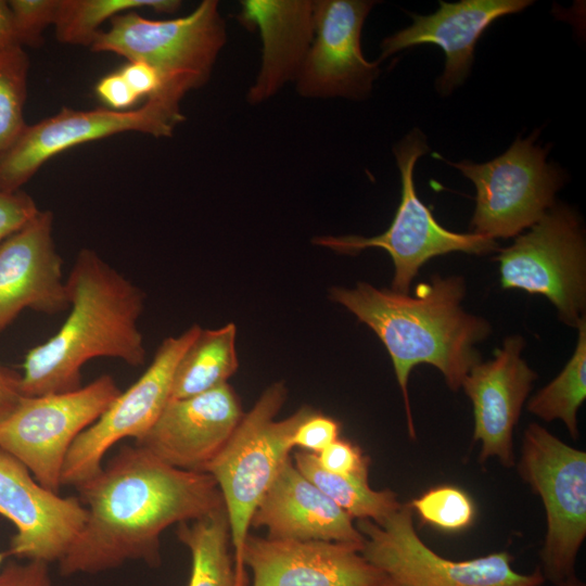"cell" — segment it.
I'll return each mask as SVG.
<instances>
[{
  "label": "cell",
  "instance_id": "cell-7",
  "mask_svg": "<svg viewBox=\"0 0 586 586\" xmlns=\"http://www.w3.org/2000/svg\"><path fill=\"white\" fill-rule=\"evenodd\" d=\"M428 151L425 136L417 128L394 148L402 195L394 219L383 233L371 238L324 235L313 242L343 254H356L371 247L386 251L395 268L392 290L399 293H409L419 269L433 257L450 252L482 255L497 250L496 240L489 237L445 229L421 202L415 188L413 169L418 158Z\"/></svg>",
  "mask_w": 586,
  "mask_h": 586
},
{
  "label": "cell",
  "instance_id": "cell-32",
  "mask_svg": "<svg viewBox=\"0 0 586 586\" xmlns=\"http://www.w3.org/2000/svg\"><path fill=\"white\" fill-rule=\"evenodd\" d=\"M340 429L339 421L315 410L296 429L293 445L318 455L339 438Z\"/></svg>",
  "mask_w": 586,
  "mask_h": 586
},
{
  "label": "cell",
  "instance_id": "cell-18",
  "mask_svg": "<svg viewBox=\"0 0 586 586\" xmlns=\"http://www.w3.org/2000/svg\"><path fill=\"white\" fill-rule=\"evenodd\" d=\"M524 345L522 336H507L494 357L475 365L462 382L473 405V441L482 444L480 462L496 457L506 468L515 464L513 432L537 378L521 356Z\"/></svg>",
  "mask_w": 586,
  "mask_h": 586
},
{
  "label": "cell",
  "instance_id": "cell-27",
  "mask_svg": "<svg viewBox=\"0 0 586 586\" xmlns=\"http://www.w3.org/2000/svg\"><path fill=\"white\" fill-rule=\"evenodd\" d=\"M180 7L177 0H60L53 26L60 42L90 48L100 26L116 15L143 8L174 13Z\"/></svg>",
  "mask_w": 586,
  "mask_h": 586
},
{
  "label": "cell",
  "instance_id": "cell-29",
  "mask_svg": "<svg viewBox=\"0 0 586 586\" xmlns=\"http://www.w3.org/2000/svg\"><path fill=\"white\" fill-rule=\"evenodd\" d=\"M423 524L444 532H460L470 527L476 514L471 496L454 485H438L409 502Z\"/></svg>",
  "mask_w": 586,
  "mask_h": 586
},
{
  "label": "cell",
  "instance_id": "cell-23",
  "mask_svg": "<svg viewBox=\"0 0 586 586\" xmlns=\"http://www.w3.org/2000/svg\"><path fill=\"white\" fill-rule=\"evenodd\" d=\"M235 336L232 322L201 329L176 367L169 399L195 396L227 383L239 367Z\"/></svg>",
  "mask_w": 586,
  "mask_h": 586
},
{
  "label": "cell",
  "instance_id": "cell-4",
  "mask_svg": "<svg viewBox=\"0 0 586 586\" xmlns=\"http://www.w3.org/2000/svg\"><path fill=\"white\" fill-rule=\"evenodd\" d=\"M286 394L282 381L268 386L203 470L216 481L228 513L237 586L246 584L242 552L252 515L291 457L296 429L315 411L303 406L288 418L276 420Z\"/></svg>",
  "mask_w": 586,
  "mask_h": 586
},
{
  "label": "cell",
  "instance_id": "cell-15",
  "mask_svg": "<svg viewBox=\"0 0 586 586\" xmlns=\"http://www.w3.org/2000/svg\"><path fill=\"white\" fill-rule=\"evenodd\" d=\"M0 515L15 528L9 556L52 563L67 552L88 513L77 496L47 489L21 461L0 449Z\"/></svg>",
  "mask_w": 586,
  "mask_h": 586
},
{
  "label": "cell",
  "instance_id": "cell-36",
  "mask_svg": "<svg viewBox=\"0 0 586 586\" xmlns=\"http://www.w3.org/2000/svg\"><path fill=\"white\" fill-rule=\"evenodd\" d=\"M119 73L139 99L142 97L148 99L162 89L161 76L155 68L146 63L128 62L120 68Z\"/></svg>",
  "mask_w": 586,
  "mask_h": 586
},
{
  "label": "cell",
  "instance_id": "cell-6",
  "mask_svg": "<svg viewBox=\"0 0 586 586\" xmlns=\"http://www.w3.org/2000/svg\"><path fill=\"white\" fill-rule=\"evenodd\" d=\"M517 468L543 501L547 530L539 568L545 581L559 586L576 576V558L586 537V453L531 423Z\"/></svg>",
  "mask_w": 586,
  "mask_h": 586
},
{
  "label": "cell",
  "instance_id": "cell-40",
  "mask_svg": "<svg viewBox=\"0 0 586 586\" xmlns=\"http://www.w3.org/2000/svg\"><path fill=\"white\" fill-rule=\"evenodd\" d=\"M375 586H407V585H404L386 576L385 579H383L381 583H379Z\"/></svg>",
  "mask_w": 586,
  "mask_h": 586
},
{
  "label": "cell",
  "instance_id": "cell-3",
  "mask_svg": "<svg viewBox=\"0 0 586 586\" xmlns=\"http://www.w3.org/2000/svg\"><path fill=\"white\" fill-rule=\"evenodd\" d=\"M68 316L46 342L29 349L21 374L23 396L81 387V369L98 357L139 367L146 360L139 319L144 293L95 251L81 249L66 279Z\"/></svg>",
  "mask_w": 586,
  "mask_h": 586
},
{
  "label": "cell",
  "instance_id": "cell-26",
  "mask_svg": "<svg viewBox=\"0 0 586 586\" xmlns=\"http://www.w3.org/2000/svg\"><path fill=\"white\" fill-rule=\"evenodd\" d=\"M578 340L562 371L527 402L526 409L544 421L561 420L577 438V410L586 398V319L576 324Z\"/></svg>",
  "mask_w": 586,
  "mask_h": 586
},
{
  "label": "cell",
  "instance_id": "cell-16",
  "mask_svg": "<svg viewBox=\"0 0 586 586\" xmlns=\"http://www.w3.org/2000/svg\"><path fill=\"white\" fill-rule=\"evenodd\" d=\"M243 415L238 395L225 383L195 396L169 399L136 445L174 468L203 472Z\"/></svg>",
  "mask_w": 586,
  "mask_h": 586
},
{
  "label": "cell",
  "instance_id": "cell-21",
  "mask_svg": "<svg viewBox=\"0 0 586 586\" xmlns=\"http://www.w3.org/2000/svg\"><path fill=\"white\" fill-rule=\"evenodd\" d=\"M251 527L266 528L271 539L335 542L360 550L365 542L354 519L297 470L292 456L258 502Z\"/></svg>",
  "mask_w": 586,
  "mask_h": 586
},
{
  "label": "cell",
  "instance_id": "cell-12",
  "mask_svg": "<svg viewBox=\"0 0 586 586\" xmlns=\"http://www.w3.org/2000/svg\"><path fill=\"white\" fill-rule=\"evenodd\" d=\"M184 118L180 103L161 94L126 111L63 107L53 116L27 125L18 140L0 156V189L20 191L47 161L73 146L127 131L170 137Z\"/></svg>",
  "mask_w": 586,
  "mask_h": 586
},
{
  "label": "cell",
  "instance_id": "cell-8",
  "mask_svg": "<svg viewBox=\"0 0 586 586\" xmlns=\"http://www.w3.org/2000/svg\"><path fill=\"white\" fill-rule=\"evenodd\" d=\"M120 392L112 375L102 374L74 391L23 396L0 422V449L21 461L40 485L60 494L72 444Z\"/></svg>",
  "mask_w": 586,
  "mask_h": 586
},
{
  "label": "cell",
  "instance_id": "cell-13",
  "mask_svg": "<svg viewBox=\"0 0 586 586\" xmlns=\"http://www.w3.org/2000/svg\"><path fill=\"white\" fill-rule=\"evenodd\" d=\"M202 328L192 326L166 337L143 374L72 444L64 460L61 484L76 486L102 469L105 454L124 438L140 440L169 400L176 367Z\"/></svg>",
  "mask_w": 586,
  "mask_h": 586
},
{
  "label": "cell",
  "instance_id": "cell-24",
  "mask_svg": "<svg viewBox=\"0 0 586 586\" xmlns=\"http://www.w3.org/2000/svg\"><path fill=\"white\" fill-rule=\"evenodd\" d=\"M176 536L192 558L188 586H237L225 506L196 520L177 524Z\"/></svg>",
  "mask_w": 586,
  "mask_h": 586
},
{
  "label": "cell",
  "instance_id": "cell-9",
  "mask_svg": "<svg viewBox=\"0 0 586 586\" xmlns=\"http://www.w3.org/2000/svg\"><path fill=\"white\" fill-rule=\"evenodd\" d=\"M531 229L500 251V283L547 297L576 327L586 308V245L579 217L553 204Z\"/></svg>",
  "mask_w": 586,
  "mask_h": 586
},
{
  "label": "cell",
  "instance_id": "cell-10",
  "mask_svg": "<svg viewBox=\"0 0 586 586\" xmlns=\"http://www.w3.org/2000/svg\"><path fill=\"white\" fill-rule=\"evenodd\" d=\"M536 137L535 132L526 139L517 138L505 153L486 163H449L476 190L472 233L494 240L515 237L555 204L564 174L546 161L548 150L534 144Z\"/></svg>",
  "mask_w": 586,
  "mask_h": 586
},
{
  "label": "cell",
  "instance_id": "cell-1",
  "mask_svg": "<svg viewBox=\"0 0 586 586\" xmlns=\"http://www.w3.org/2000/svg\"><path fill=\"white\" fill-rule=\"evenodd\" d=\"M75 488L88 517L58 562L63 576L101 573L133 560L158 566L166 528L224 507L211 474L174 468L138 445H123Z\"/></svg>",
  "mask_w": 586,
  "mask_h": 586
},
{
  "label": "cell",
  "instance_id": "cell-30",
  "mask_svg": "<svg viewBox=\"0 0 586 586\" xmlns=\"http://www.w3.org/2000/svg\"><path fill=\"white\" fill-rule=\"evenodd\" d=\"M60 0H10L17 42L21 47L38 48L43 30L54 24Z\"/></svg>",
  "mask_w": 586,
  "mask_h": 586
},
{
  "label": "cell",
  "instance_id": "cell-28",
  "mask_svg": "<svg viewBox=\"0 0 586 586\" xmlns=\"http://www.w3.org/2000/svg\"><path fill=\"white\" fill-rule=\"evenodd\" d=\"M30 62L23 47L0 50V156L27 127L24 106Z\"/></svg>",
  "mask_w": 586,
  "mask_h": 586
},
{
  "label": "cell",
  "instance_id": "cell-22",
  "mask_svg": "<svg viewBox=\"0 0 586 586\" xmlns=\"http://www.w3.org/2000/svg\"><path fill=\"white\" fill-rule=\"evenodd\" d=\"M238 18L263 39L262 67L247 93L256 104L296 80L314 39V1L244 0Z\"/></svg>",
  "mask_w": 586,
  "mask_h": 586
},
{
  "label": "cell",
  "instance_id": "cell-25",
  "mask_svg": "<svg viewBox=\"0 0 586 586\" xmlns=\"http://www.w3.org/2000/svg\"><path fill=\"white\" fill-rule=\"evenodd\" d=\"M292 460L308 481L353 519L381 525L402 506L395 492L372 489L368 474L330 473L319 466L316 454L301 449L293 453Z\"/></svg>",
  "mask_w": 586,
  "mask_h": 586
},
{
  "label": "cell",
  "instance_id": "cell-41",
  "mask_svg": "<svg viewBox=\"0 0 586 586\" xmlns=\"http://www.w3.org/2000/svg\"><path fill=\"white\" fill-rule=\"evenodd\" d=\"M9 556L8 551H0V566L3 564L5 558Z\"/></svg>",
  "mask_w": 586,
  "mask_h": 586
},
{
  "label": "cell",
  "instance_id": "cell-38",
  "mask_svg": "<svg viewBox=\"0 0 586 586\" xmlns=\"http://www.w3.org/2000/svg\"><path fill=\"white\" fill-rule=\"evenodd\" d=\"M13 46L20 44L16 39L12 13L8 1L0 0V50Z\"/></svg>",
  "mask_w": 586,
  "mask_h": 586
},
{
  "label": "cell",
  "instance_id": "cell-11",
  "mask_svg": "<svg viewBox=\"0 0 586 586\" xmlns=\"http://www.w3.org/2000/svg\"><path fill=\"white\" fill-rule=\"evenodd\" d=\"M356 527L365 537L364 558L407 586H542L545 582L539 566L531 574L514 571L507 551L462 561L436 553L417 534L409 502L381 525L357 520Z\"/></svg>",
  "mask_w": 586,
  "mask_h": 586
},
{
  "label": "cell",
  "instance_id": "cell-39",
  "mask_svg": "<svg viewBox=\"0 0 586 586\" xmlns=\"http://www.w3.org/2000/svg\"><path fill=\"white\" fill-rule=\"evenodd\" d=\"M559 586H586V585L584 582L579 581L576 576H574Z\"/></svg>",
  "mask_w": 586,
  "mask_h": 586
},
{
  "label": "cell",
  "instance_id": "cell-19",
  "mask_svg": "<svg viewBox=\"0 0 586 586\" xmlns=\"http://www.w3.org/2000/svg\"><path fill=\"white\" fill-rule=\"evenodd\" d=\"M53 214L37 216L0 244V333L25 309L68 310L62 257L53 240Z\"/></svg>",
  "mask_w": 586,
  "mask_h": 586
},
{
  "label": "cell",
  "instance_id": "cell-37",
  "mask_svg": "<svg viewBox=\"0 0 586 586\" xmlns=\"http://www.w3.org/2000/svg\"><path fill=\"white\" fill-rule=\"evenodd\" d=\"M22 398L21 374L0 367V422L14 411Z\"/></svg>",
  "mask_w": 586,
  "mask_h": 586
},
{
  "label": "cell",
  "instance_id": "cell-20",
  "mask_svg": "<svg viewBox=\"0 0 586 586\" xmlns=\"http://www.w3.org/2000/svg\"><path fill=\"white\" fill-rule=\"evenodd\" d=\"M532 3L530 0L440 1L435 13L410 14V26L385 38L379 61L417 44L434 43L446 56L436 88L441 94H449L470 74L475 43L483 31L497 18L518 13Z\"/></svg>",
  "mask_w": 586,
  "mask_h": 586
},
{
  "label": "cell",
  "instance_id": "cell-5",
  "mask_svg": "<svg viewBox=\"0 0 586 586\" xmlns=\"http://www.w3.org/2000/svg\"><path fill=\"white\" fill-rule=\"evenodd\" d=\"M225 42L218 1L204 0L190 14L171 20H151L136 11L116 15L90 49L149 64L161 76L158 93L180 103L187 92L206 84Z\"/></svg>",
  "mask_w": 586,
  "mask_h": 586
},
{
  "label": "cell",
  "instance_id": "cell-35",
  "mask_svg": "<svg viewBox=\"0 0 586 586\" xmlns=\"http://www.w3.org/2000/svg\"><path fill=\"white\" fill-rule=\"evenodd\" d=\"M95 92L109 109L116 111L129 110L139 100L119 71L101 78Z\"/></svg>",
  "mask_w": 586,
  "mask_h": 586
},
{
  "label": "cell",
  "instance_id": "cell-33",
  "mask_svg": "<svg viewBox=\"0 0 586 586\" xmlns=\"http://www.w3.org/2000/svg\"><path fill=\"white\" fill-rule=\"evenodd\" d=\"M39 212L27 193L0 189V244L27 225Z\"/></svg>",
  "mask_w": 586,
  "mask_h": 586
},
{
  "label": "cell",
  "instance_id": "cell-2",
  "mask_svg": "<svg viewBox=\"0 0 586 586\" xmlns=\"http://www.w3.org/2000/svg\"><path fill=\"white\" fill-rule=\"evenodd\" d=\"M464 281L459 276H432L415 288L413 295L359 282L354 289L335 286L330 300L353 313L382 341L392 359L402 391L408 433L416 437L408 380L411 370L429 364L457 391L470 370L481 362L476 344L491 333L482 317L467 313L461 301Z\"/></svg>",
  "mask_w": 586,
  "mask_h": 586
},
{
  "label": "cell",
  "instance_id": "cell-17",
  "mask_svg": "<svg viewBox=\"0 0 586 586\" xmlns=\"http://www.w3.org/2000/svg\"><path fill=\"white\" fill-rule=\"evenodd\" d=\"M242 562L253 572V586H375L386 578L360 548L335 542L249 534Z\"/></svg>",
  "mask_w": 586,
  "mask_h": 586
},
{
  "label": "cell",
  "instance_id": "cell-14",
  "mask_svg": "<svg viewBox=\"0 0 586 586\" xmlns=\"http://www.w3.org/2000/svg\"><path fill=\"white\" fill-rule=\"evenodd\" d=\"M374 4L367 0L314 1V39L296 78L301 95L362 100L370 93L380 61L365 59L360 35Z\"/></svg>",
  "mask_w": 586,
  "mask_h": 586
},
{
  "label": "cell",
  "instance_id": "cell-31",
  "mask_svg": "<svg viewBox=\"0 0 586 586\" xmlns=\"http://www.w3.org/2000/svg\"><path fill=\"white\" fill-rule=\"evenodd\" d=\"M319 466L333 474H368L370 458L362 449L347 441L337 438L317 455Z\"/></svg>",
  "mask_w": 586,
  "mask_h": 586
},
{
  "label": "cell",
  "instance_id": "cell-34",
  "mask_svg": "<svg viewBox=\"0 0 586 586\" xmlns=\"http://www.w3.org/2000/svg\"><path fill=\"white\" fill-rule=\"evenodd\" d=\"M49 565L40 560L7 562L0 566V586H56Z\"/></svg>",
  "mask_w": 586,
  "mask_h": 586
}]
</instances>
